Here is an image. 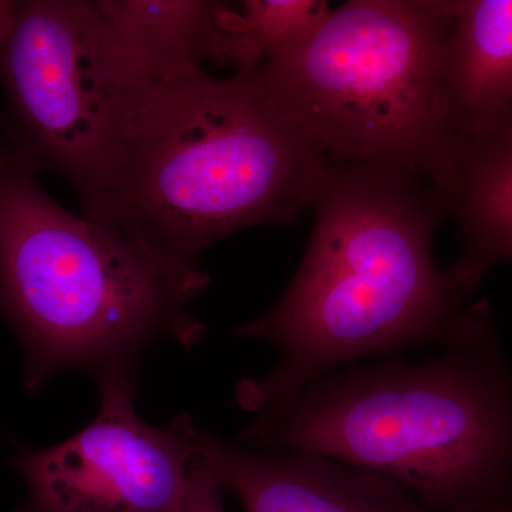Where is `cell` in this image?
Wrapping results in <instances>:
<instances>
[{"label": "cell", "mask_w": 512, "mask_h": 512, "mask_svg": "<svg viewBox=\"0 0 512 512\" xmlns=\"http://www.w3.org/2000/svg\"><path fill=\"white\" fill-rule=\"evenodd\" d=\"M308 247L271 311L232 330L278 350L264 377L241 380L249 413L282 402L333 370L443 348L490 312L437 265L433 239L450 217L447 192L392 165L328 158Z\"/></svg>", "instance_id": "obj_1"}, {"label": "cell", "mask_w": 512, "mask_h": 512, "mask_svg": "<svg viewBox=\"0 0 512 512\" xmlns=\"http://www.w3.org/2000/svg\"><path fill=\"white\" fill-rule=\"evenodd\" d=\"M326 164L256 73L220 79L187 64L138 84L79 195L82 215L198 266L202 252L242 229L295 225Z\"/></svg>", "instance_id": "obj_2"}, {"label": "cell", "mask_w": 512, "mask_h": 512, "mask_svg": "<svg viewBox=\"0 0 512 512\" xmlns=\"http://www.w3.org/2000/svg\"><path fill=\"white\" fill-rule=\"evenodd\" d=\"M235 444L335 458L446 512H512V372L487 315L424 359L355 363L255 413Z\"/></svg>", "instance_id": "obj_3"}, {"label": "cell", "mask_w": 512, "mask_h": 512, "mask_svg": "<svg viewBox=\"0 0 512 512\" xmlns=\"http://www.w3.org/2000/svg\"><path fill=\"white\" fill-rule=\"evenodd\" d=\"M37 175L0 141V316L25 348L26 387L62 372L138 382L158 340L200 343L205 325L190 305L210 275L72 214Z\"/></svg>", "instance_id": "obj_4"}, {"label": "cell", "mask_w": 512, "mask_h": 512, "mask_svg": "<svg viewBox=\"0 0 512 512\" xmlns=\"http://www.w3.org/2000/svg\"><path fill=\"white\" fill-rule=\"evenodd\" d=\"M454 0H350L256 72L328 158L403 168L448 191L461 146L444 93Z\"/></svg>", "instance_id": "obj_5"}, {"label": "cell", "mask_w": 512, "mask_h": 512, "mask_svg": "<svg viewBox=\"0 0 512 512\" xmlns=\"http://www.w3.org/2000/svg\"><path fill=\"white\" fill-rule=\"evenodd\" d=\"M148 76L111 39L94 0H16L0 43L9 144L80 195Z\"/></svg>", "instance_id": "obj_6"}, {"label": "cell", "mask_w": 512, "mask_h": 512, "mask_svg": "<svg viewBox=\"0 0 512 512\" xmlns=\"http://www.w3.org/2000/svg\"><path fill=\"white\" fill-rule=\"evenodd\" d=\"M99 387L92 423L56 446L13 458L29 493L13 512L180 511L198 427L187 414L163 429L141 419L136 380Z\"/></svg>", "instance_id": "obj_7"}, {"label": "cell", "mask_w": 512, "mask_h": 512, "mask_svg": "<svg viewBox=\"0 0 512 512\" xmlns=\"http://www.w3.org/2000/svg\"><path fill=\"white\" fill-rule=\"evenodd\" d=\"M194 457L245 512H446L372 471L311 453H266L197 429Z\"/></svg>", "instance_id": "obj_8"}, {"label": "cell", "mask_w": 512, "mask_h": 512, "mask_svg": "<svg viewBox=\"0 0 512 512\" xmlns=\"http://www.w3.org/2000/svg\"><path fill=\"white\" fill-rule=\"evenodd\" d=\"M444 93L461 146L512 123V0H454L444 46Z\"/></svg>", "instance_id": "obj_9"}, {"label": "cell", "mask_w": 512, "mask_h": 512, "mask_svg": "<svg viewBox=\"0 0 512 512\" xmlns=\"http://www.w3.org/2000/svg\"><path fill=\"white\" fill-rule=\"evenodd\" d=\"M447 198L463 241L448 269L476 293L491 268L512 261V123L461 148Z\"/></svg>", "instance_id": "obj_10"}, {"label": "cell", "mask_w": 512, "mask_h": 512, "mask_svg": "<svg viewBox=\"0 0 512 512\" xmlns=\"http://www.w3.org/2000/svg\"><path fill=\"white\" fill-rule=\"evenodd\" d=\"M111 39L133 62L158 74L207 60L222 2L94 0Z\"/></svg>", "instance_id": "obj_11"}, {"label": "cell", "mask_w": 512, "mask_h": 512, "mask_svg": "<svg viewBox=\"0 0 512 512\" xmlns=\"http://www.w3.org/2000/svg\"><path fill=\"white\" fill-rule=\"evenodd\" d=\"M330 10L325 0L222 2L207 60L231 67L234 73H256L269 59L309 35Z\"/></svg>", "instance_id": "obj_12"}, {"label": "cell", "mask_w": 512, "mask_h": 512, "mask_svg": "<svg viewBox=\"0 0 512 512\" xmlns=\"http://www.w3.org/2000/svg\"><path fill=\"white\" fill-rule=\"evenodd\" d=\"M222 493L211 471L194 458L178 512H224Z\"/></svg>", "instance_id": "obj_13"}, {"label": "cell", "mask_w": 512, "mask_h": 512, "mask_svg": "<svg viewBox=\"0 0 512 512\" xmlns=\"http://www.w3.org/2000/svg\"><path fill=\"white\" fill-rule=\"evenodd\" d=\"M15 5L16 0H0V43L8 35L10 25H12Z\"/></svg>", "instance_id": "obj_14"}]
</instances>
